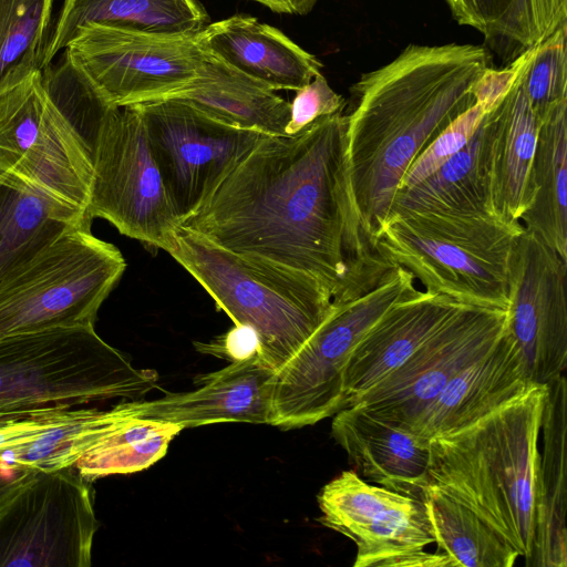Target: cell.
Returning <instances> with one entry per match:
<instances>
[{
  "mask_svg": "<svg viewBox=\"0 0 567 567\" xmlns=\"http://www.w3.org/2000/svg\"><path fill=\"white\" fill-rule=\"evenodd\" d=\"M566 272L567 261L524 227L509 262L507 327L530 383L548 384L566 369Z\"/></svg>",
  "mask_w": 567,
  "mask_h": 567,
  "instance_id": "2e32d148",
  "label": "cell"
},
{
  "mask_svg": "<svg viewBox=\"0 0 567 567\" xmlns=\"http://www.w3.org/2000/svg\"><path fill=\"white\" fill-rule=\"evenodd\" d=\"M331 435L367 481L424 499L430 439L388 423L358 404L334 414Z\"/></svg>",
  "mask_w": 567,
  "mask_h": 567,
  "instance_id": "ac0fdd59",
  "label": "cell"
},
{
  "mask_svg": "<svg viewBox=\"0 0 567 567\" xmlns=\"http://www.w3.org/2000/svg\"><path fill=\"white\" fill-rule=\"evenodd\" d=\"M91 219L25 187L1 179L0 287L69 227Z\"/></svg>",
  "mask_w": 567,
  "mask_h": 567,
  "instance_id": "4316f807",
  "label": "cell"
},
{
  "mask_svg": "<svg viewBox=\"0 0 567 567\" xmlns=\"http://www.w3.org/2000/svg\"><path fill=\"white\" fill-rule=\"evenodd\" d=\"M414 280L396 266L362 296L333 301L328 318L276 371L269 425L299 429L346 408L344 375L353 350L390 307L416 290Z\"/></svg>",
  "mask_w": 567,
  "mask_h": 567,
  "instance_id": "ba28073f",
  "label": "cell"
},
{
  "mask_svg": "<svg viewBox=\"0 0 567 567\" xmlns=\"http://www.w3.org/2000/svg\"><path fill=\"white\" fill-rule=\"evenodd\" d=\"M523 230L520 221L496 215L401 212L386 217L374 240L425 290L463 305L508 310L509 262Z\"/></svg>",
  "mask_w": 567,
  "mask_h": 567,
  "instance_id": "8992f818",
  "label": "cell"
},
{
  "mask_svg": "<svg viewBox=\"0 0 567 567\" xmlns=\"http://www.w3.org/2000/svg\"><path fill=\"white\" fill-rule=\"evenodd\" d=\"M156 385V371L135 368L94 326L0 337V415L99 408Z\"/></svg>",
  "mask_w": 567,
  "mask_h": 567,
  "instance_id": "5b68a950",
  "label": "cell"
},
{
  "mask_svg": "<svg viewBox=\"0 0 567 567\" xmlns=\"http://www.w3.org/2000/svg\"><path fill=\"white\" fill-rule=\"evenodd\" d=\"M168 252L210 295L236 326L257 337L259 359L278 371L333 309L313 277L227 250L179 225Z\"/></svg>",
  "mask_w": 567,
  "mask_h": 567,
  "instance_id": "277c9868",
  "label": "cell"
},
{
  "mask_svg": "<svg viewBox=\"0 0 567 567\" xmlns=\"http://www.w3.org/2000/svg\"><path fill=\"white\" fill-rule=\"evenodd\" d=\"M453 19L478 31L506 64L536 44L530 0H444Z\"/></svg>",
  "mask_w": 567,
  "mask_h": 567,
  "instance_id": "d6a6232c",
  "label": "cell"
},
{
  "mask_svg": "<svg viewBox=\"0 0 567 567\" xmlns=\"http://www.w3.org/2000/svg\"><path fill=\"white\" fill-rule=\"evenodd\" d=\"M401 212L496 215L489 188L485 117L457 154L416 185L396 194L389 215Z\"/></svg>",
  "mask_w": 567,
  "mask_h": 567,
  "instance_id": "484cf974",
  "label": "cell"
},
{
  "mask_svg": "<svg viewBox=\"0 0 567 567\" xmlns=\"http://www.w3.org/2000/svg\"><path fill=\"white\" fill-rule=\"evenodd\" d=\"M181 225L233 252L313 277L334 302L362 296L396 267L353 203L344 112L293 135L265 136Z\"/></svg>",
  "mask_w": 567,
  "mask_h": 567,
  "instance_id": "6da1fadb",
  "label": "cell"
},
{
  "mask_svg": "<svg viewBox=\"0 0 567 567\" xmlns=\"http://www.w3.org/2000/svg\"><path fill=\"white\" fill-rule=\"evenodd\" d=\"M492 110L483 101L475 100L471 107L445 126L419 154L403 176L398 193L416 185L457 154Z\"/></svg>",
  "mask_w": 567,
  "mask_h": 567,
  "instance_id": "e575fe53",
  "label": "cell"
},
{
  "mask_svg": "<svg viewBox=\"0 0 567 567\" xmlns=\"http://www.w3.org/2000/svg\"><path fill=\"white\" fill-rule=\"evenodd\" d=\"M179 425L130 417L117 430L89 449L74 464L87 481L145 470L165 456Z\"/></svg>",
  "mask_w": 567,
  "mask_h": 567,
  "instance_id": "4dcf8cb0",
  "label": "cell"
},
{
  "mask_svg": "<svg viewBox=\"0 0 567 567\" xmlns=\"http://www.w3.org/2000/svg\"><path fill=\"white\" fill-rule=\"evenodd\" d=\"M39 470L0 460V513L35 477Z\"/></svg>",
  "mask_w": 567,
  "mask_h": 567,
  "instance_id": "f35d334b",
  "label": "cell"
},
{
  "mask_svg": "<svg viewBox=\"0 0 567 567\" xmlns=\"http://www.w3.org/2000/svg\"><path fill=\"white\" fill-rule=\"evenodd\" d=\"M212 353H224L234 360L248 357L257 350V337L248 327L234 326L216 341L209 344H200Z\"/></svg>",
  "mask_w": 567,
  "mask_h": 567,
  "instance_id": "74e56055",
  "label": "cell"
},
{
  "mask_svg": "<svg viewBox=\"0 0 567 567\" xmlns=\"http://www.w3.org/2000/svg\"><path fill=\"white\" fill-rule=\"evenodd\" d=\"M489 68L493 56L484 45L409 44L350 86L344 109L349 183L361 224L373 240L406 171L475 103L474 85Z\"/></svg>",
  "mask_w": 567,
  "mask_h": 567,
  "instance_id": "7a4b0ae2",
  "label": "cell"
},
{
  "mask_svg": "<svg viewBox=\"0 0 567 567\" xmlns=\"http://www.w3.org/2000/svg\"><path fill=\"white\" fill-rule=\"evenodd\" d=\"M567 24L534 47L523 83L529 105L543 121L558 104L567 101Z\"/></svg>",
  "mask_w": 567,
  "mask_h": 567,
  "instance_id": "836d02e7",
  "label": "cell"
},
{
  "mask_svg": "<svg viewBox=\"0 0 567 567\" xmlns=\"http://www.w3.org/2000/svg\"><path fill=\"white\" fill-rule=\"evenodd\" d=\"M92 166L87 217L103 218L122 235L167 251L181 221L135 105L109 112L97 135Z\"/></svg>",
  "mask_w": 567,
  "mask_h": 567,
  "instance_id": "8fae6325",
  "label": "cell"
},
{
  "mask_svg": "<svg viewBox=\"0 0 567 567\" xmlns=\"http://www.w3.org/2000/svg\"><path fill=\"white\" fill-rule=\"evenodd\" d=\"M530 384L506 327L486 354L468 364L444 386L417 420L412 432L432 439L463 429L515 398Z\"/></svg>",
  "mask_w": 567,
  "mask_h": 567,
  "instance_id": "ffe728a7",
  "label": "cell"
},
{
  "mask_svg": "<svg viewBox=\"0 0 567 567\" xmlns=\"http://www.w3.org/2000/svg\"><path fill=\"white\" fill-rule=\"evenodd\" d=\"M171 99L227 125L266 135H286L290 118V102L205 49L197 78Z\"/></svg>",
  "mask_w": 567,
  "mask_h": 567,
  "instance_id": "cb8c5ba5",
  "label": "cell"
},
{
  "mask_svg": "<svg viewBox=\"0 0 567 567\" xmlns=\"http://www.w3.org/2000/svg\"><path fill=\"white\" fill-rule=\"evenodd\" d=\"M133 105L181 224L208 200L231 169L267 136L221 123L178 99Z\"/></svg>",
  "mask_w": 567,
  "mask_h": 567,
  "instance_id": "7c38bea8",
  "label": "cell"
},
{
  "mask_svg": "<svg viewBox=\"0 0 567 567\" xmlns=\"http://www.w3.org/2000/svg\"><path fill=\"white\" fill-rule=\"evenodd\" d=\"M536 44L567 24V0H530Z\"/></svg>",
  "mask_w": 567,
  "mask_h": 567,
  "instance_id": "8d00e7d4",
  "label": "cell"
},
{
  "mask_svg": "<svg viewBox=\"0 0 567 567\" xmlns=\"http://www.w3.org/2000/svg\"><path fill=\"white\" fill-rule=\"evenodd\" d=\"M208 16L197 0H64L44 50L42 71L90 22L157 33H196Z\"/></svg>",
  "mask_w": 567,
  "mask_h": 567,
  "instance_id": "d4e9b609",
  "label": "cell"
},
{
  "mask_svg": "<svg viewBox=\"0 0 567 567\" xmlns=\"http://www.w3.org/2000/svg\"><path fill=\"white\" fill-rule=\"evenodd\" d=\"M567 381L565 374L548 383L542 427L543 452L535 487V526L532 567L567 566L566 432Z\"/></svg>",
  "mask_w": 567,
  "mask_h": 567,
  "instance_id": "603a6c76",
  "label": "cell"
},
{
  "mask_svg": "<svg viewBox=\"0 0 567 567\" xmlns=\"http://www.w3.org/2000/svg\"><path fill=\"white\" fill-rule=\"evenodd\" d=\"M0 185H1V177H0Z\"/></svg>",
  "mask_w": 567,
  "mask_h": 567,
  "instance_id": "60d3db41",
  "label": "cell"
},
{
  "mask_svg": "<svg viewBox=\"0 0 567 567\" xmlns=\"http://www.w3.org/2000/svg\"><path fill=\"white\" fill-rule=\"evenodd\" d=\"M547 391L532 383L476 422L430 439L427 486L472 509L526 560Z\"/></svg>",
  "mask_w": 567,
  "mask_h": 567,
  "instance_id": "3957f363",
  "label": "cell"
},
{
  "mask_svg": "<svg viewBox=\"0 0 567 567\" xmlns=\"http://www.w3.org/2000/svg\"><path fill=\"white\" fill-rule=\"evenodd\" d=\"M507 322L508 310L462 303L401 367L351 405L412 432L444 386L495 346Z\"/></svg>",
  "mask_w": 567,
  "mask_h": 567,
  "instance_id": "9a60e30c",
  "label": "cell"
},
{
  "mask_svg": "<svg viewBox=\"0 0 567 567\" xmlns=\"http://www.w3.org/2000/svg\"><path fill=\"white\" fill-rule=\"evenodd\" d=\"M424 504L439 551L452 567H512L518 553L472 509L427 486Z\"/></svg>",
  "mask_w": 567,
  "mask_h": 567,
  "instance_id": "f1b7e54d",
  "label": "cell"
},
{
  "mask_svg": "<svg viewBox=\"0 0 567 567\" xmlns=\"http://www.w3.org/2000/svg\"><path fill=\"white\" fill-rule=\"evenodd\" d=\"M198 40L203 49L274 91H298L323 66L280 30L246 14L204 27Z\"/></svg>",
  "mask_w": 567,
  "mask_h": 567,
  "instance_id": "7402d4cb",
  "label": "cell"
},
{
  "mask_svg": "<svg viewBox=\"0 0 567 567\" xmlns=\"http://www.w3.org/2000/svg\"><path fill=\"white\" fill-rule=\"evenodd\" d=\"M265 6L277 13L305 16L317 6L320 0H250Z\"/></svg>",
  "mask_w": 567,
  "mask_h": 567,
  "instance_id": "ab89813d",
  "label": "cell"
},
{
  "mask_svg": "<svg viewBox=\"0 0 567 567\" xmlns=\"http://www.w3.org/2000/svg\"><path fill=\"white\" fill-rule=\"evenodd\" d=\"M53 0H0V95L42 71Z\"/></svg>",
  "mask_w": 567,
  "mask_h": 567,
  "instance_id": "1f68e13d",
  "label": "cell"
},
{
  "mask_svg": "<svg viewBox=\"0 0 567 567\" xmlns=\"http://www.w3.org/2000/svg\"><path fill=\"white\" fill-rule=\"evenodd\" d=\"M461 305L416 289L390 307L352 352L344 375L346 406L401 367Z\"/></svg>",
  "mask_w": 567,
  "mask_h": 567,
  "instance_id": "d6986e66",
  "label": "cell"
},
{
  "mask_svg": "<svg viewBox=\"0 0 567 567\" xmlns=\"http://www.w3.org/2000/svg\"><path fill=\"white\" fill-rule=\"evenodd\" d=\"M533 182L535 198L520 217L523 226L567 261V101L539 122Z\"/></svg>",
  "mask_w": 567,
  "mask_h": 567,
  "instance_id": "83f0119b",
  "label": "cell"
},
{
  "mask_svg": "<svg viewBox=\"0 0 567 567\" xmlns=\"http://www.w3.org/2000/svg\"><path fill=\"white\" fill-rule=\"evenodd\" d=\"M128 419L117 404L109 410L87 409L29 441L0 451V460L44 471L73 466L89 449Z\"/></svg>",
  "mask_w": 567,
  "mask_h": 567,
  "instance_id": "f546056e",
  "label": "cell"
},
{
  "mask_svg": "<svg viewBox=\"0 0 567 567\" xmlns=\"http://www.w3.org/2000/svg\"><path fill=\"white\" fill-rule=\"evenodd\" d=\"M91 481L39 470L0 513V567H89L99 522Z\"/></svg>",
  "mask_w": 567,
  "mask_h": 567,
  "instance_id": "4fadbf2b",
  "label": "cell"
},
{
  "mask_svg": "<svg viewBox=\"0 0 567 567\" xmlns=\"http://www.w3.org/2000/svg\"><path fill=\"white\" fill-rule=\"evenodd\" d=\"M198 32L90 22L63 49L64 62L113 106L171 99L198 75L204 54Z\"/></svg>",
  "mask_w": 567,
  "mask_h": 567,
  "instance_id": "30bf717a",
  "label": "cell"
},
{
  "mask_svg": "<svg viewBox=\"0 0 567 567\" xmlns=\"http://www.w3.org/2000/svg\"><path fill=\"white\" fill-rule=\"evenodd\" d=\"M296 92L286 135L299 133L320 117L343 113L347 106V100L329 85L322 73Z\"/></svg>",
  "mask_w": 567,
  "mask_h": 567,
  "instance_id": "d590c367",
  "label": "cell"
},
{
  "mask_svg": "<svg viewBox=\"0 0 567 567\" xmlns=\"http://www.w3.org/2000/svg\"><path fill=\"white\" fill-rule=\"evenodd\" d=\"M319 522L357 546L354 567H452L442 551L427 553L434 535L423 501L374 486L344 471L317 496Z\"/></svg>",
  "mask_w": 567,
  "mask_h": 567,
  "instance_id": "5bb4252c",
  "label": "cell"
},
{
  "mask_svg": "<svg viewBox=\"0 0 567 567\" xmlns=\"http://www.w3.org/2000/svg\"><path fill=\"white\" fill-rule=\"evenodd\" d=\"M92 175V155L50 96L42 71L0 95L2 181L87 216Z\"/></svg>",
  "mask_w": 567,
  "mask_h": 567,
  "instance_id": "9c48e42d",
  "label": "cell"
},
{
  "mask_svg": "<svg viewBox=\"0 0 567 567\" xmlns=\"http://www.w3.org/2000/svg\"><path fill=\"white\" fill-rule=\"evenodd\" d=\"M532 53L503 101L485 116L487 167L495 214L519 221L535 198L533 163L539 128L523 83Z\"/></svg>",
  "mask_w": 567,
  "mask_h": 567,
  "instance_id": "44dd1931",
  "label": "cell"
},
{
  "mask_svg": "<svg viewBox=\"0 0 567 567\" xmlns=\"http://www.w3.org/2000/svg\"><path fill=\"white\" fill-rule=\"evenodd\" d=\"M125 267L121 251L92 234L91 221L72 225L0 287V337L94 326Z\"/></svg>",
  "mask_w": 567,
  "mask_h": 567,
  "instance_id": "52a82bcc",
  "label": "cell"
},
{
  "mask_svg": "<svg viewBox=\"0 0 567 567\" xmlns=\"http://www.w3.org/2000/svg\"><path fill=\"white\" fill-rule=\"evenodd\" d=\"M275 373L257 353L199 377V388L159 399L121 401L130 417L169 422L182 429L224 422L270 424Z\"/></svg>",
  "mask_w": 567,
  "mask_h": 567,
  "instance_id": "e0dca14e",
  "label": "cell"
}]
</instances>
